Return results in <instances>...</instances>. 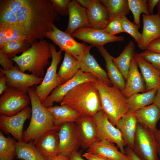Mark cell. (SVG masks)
<instances>
[{
    "instance_id": "6da1fadb",
    "label": "cell",
    "mask_w": 160,
    "mask_h": 160,
    "mask_svg": "<svg viewBox=\"0 0 160 160\" xmlns=\"http://www.w3.org/2000/svg\"><path fill=\"white\" fill-rule=\"evenodd\" d=\"M15 14L17 24L24 30L31 45L38 39H44L54 23L60 19L50 0H22L20 7Z\"/></svg>"
},
{
    "instance_id": "7a4b0ae2",
    "label": "cell",
    "mask_w": 160,
    "mask_h": 160,
    "mask_svg": "<svg viewBox=\"0 0 160 160\" xmlns=\"http://www.w3.org/2000/svg\"><path fill=\"white\" fill-rule=\"evenodd\" d=\"M60 104L68 106L84 116H93L102 110L99 92L92 81L76 86L65 96Z\"/></svg>"
},
{
    "instance_id": "3957f363",
    "label": "cell",
    "mask_w": 160,
    "mask_h": 160,
    "mask_svg": "<svg viewBox=\"0 0 160 160\" xmlns=\"http://www.w3.org/2000/svg\"><path fill=\"white\" fill-rule=\"evenodd\" d=\"M35 88H29L27 93L31 105V119L27 129L23 131L22 141L25 143L33 141L34 144L42 134L50 129H57L54 124L52 113L45 108L36 96Z\"/></svg>"
},
{
    "instance_id": "277c9868",
    "label": "cell",
    "mask_w": 160,
    "mask_h": 160,
    "mask_svg": "<svg viewBox=\"0 0 160 160\" xmlns=\"http://www.w3.org/2000/svg\"><path fill=\"white\" fill-rule=\"evenodd\" d=\"M52 57L49 43L44 39L32 44L20 55L11 58L21 71H28L42 78L45 75V68L49 64V60Z\"/></svg>"
},
{
    "instance_id": "5b68a950",
    "label": "cell",
    "mask_w": 160,
    "mask_h": 160,
    "mask_svg": "<svg viewBox=\"0 0 160 160\" xmlns=\"http://www.w3.org/2000/svg\"><path fill=\"white\" fill-rule=\"evenodd\" d=\"M100 94L102 110L110 122L116 126L129 111L127 99L122 91L98 79L94 82Z\"/></svg>"
},
{
    "instance_id": "8992f818",
    "label": "cell",
    "mask_w": 160,
    "mask_h": 160,
    "mask_svg": "<svg viewBox=\"0 0 160 160\" xmlns=\"http://www.w3.org/2000/svg\"><path fill=\"white\" fill-rule=\"evenodd\" d=\"M45 37L58 46L60 50L67 53L79 61L84 58L92 47L78 42L71 35L57 28L54 24L52 29L46 33Z\"/></svg>"
},
{
    "instance_id": "52a82bcc",
    "label": "cell",
    "mask_w": 160,
    "mask_h": 160,
    "mask_svg": "<svg viewBox=\"0 0 160 160\" xmlns=\"http://www.w3.org/2000/svg\"><path fill=\"white\" fill-rule=\"evenodd\" d=\"M132 150L142 160H159L153 132L138 122Z\"/></svg>"
},
{
    "instance_id": "ba28073f",
    "label": "cell",
    "mask_w": 160,
    "mask_h": 160,
    "mask_svg": "<svg viewBox=\"0 0 160 160\" xmlns=\"http://www.w3.org/2000/svg\"><path fill=\"white\" fill-rule=\"evenodd\" d=\"M52 60L41 84L35 87L36 95L42 103L52 91L58 86L62 84L57 72V67L62 58V52H57L55 46L49 43Z\"/></svg>"
},
{
    "instance_id": "9c48e42d",
    "label": "cell",
    "mask_w": 160,
    "mask_h": 160,
    "mask_svg": "<svg viewBox=\"0 0 160 160\" xmlns=\"http://www.w3.org/2000/svg\"><path fill=\"white\" fill-rule=\"evenodd\" d=\"M31 102L26 93L8 87L0 97V114L12 116L28 106Z\"/></svg>"
},
{
    "instance_id": "30bf717a",
    "label": "cell",
    "mask_w": 160,
    "mask_h": 160,
    "mask_svg": "<svg viewBox=\"0 0 160 160\" xmlns=\"http://www.w3.org/2000/svg\"><path fill=\"white\" fill-rule=\"evenodd\" d=\"M97 79L92 74L79 69L71 79L54 89L42 103L47 108L52 106L54 102L60 103L65 96L76 86L85 82H94Z\"/></svg>"
},
{
    "instance_id": "8fae6325",
    "label": "cell",
    "mask_w": 160,
    "mask_h": 160,
    "mask_svg": "<svg viewBox=\"0 0 160 160\" xmlns=\"http://www.w3.org/2000/svg\"><path fill=\"white\" fill-rule=\"evenodd\" d=\"M100 141L107 140L116 143L122 153L125 154L124 141L121 134L109 121L103 111H98L94 116Z\"/></svg>"
},
{
    "instance_id": "7c38bea8",
    "label": "cell",
    "mask_w": 160,
    "mask_h": 160,
    "mask_svg": "<svg viewBox=\"0 0 160 160\" xmlns=\"http://www.w3.org/2000/svg\"><path fill=\"white\" fill-rule=\"evenodd\" d=\"M71 36L96 47L98 46H103L109 42H121L124 39L123 36L112 35L103 30L96 29L90 27L79 28L76 30Z\"/></svg>"
},
{
    "instance_id": "4fadbf2b",
    "label": "cell",
    "mask_w": 160,
    "mask_h": 160,
    "mask_svg": "<svg viewBox=\"0 0 160 160\" xmlns=\"http://www.w3.org/2000/svg\"><path fill=\"white\" fill-rule=\"evenodd\" d=\"M31 115V108L29 106L13 116L0 115V129L6 134H11L17 141L22 140L24 123Z\"/></svg>"
},
{
    "instance_id": "5bb4252c",
    "label": "cell",
    "mask_w": 160,
    "mask_h": 160,
    "mask_svg": "<svg viewBox=\"0 0 160 160\" xmlns=\"http://www.w3.org/2000/svg\"><path fill=\"white\" fill-rule=\"evenodd\" d=\"M0 73L5 76L8 87L27 93L28 89L40 84L43 78L32 74H28L21 71L16 67L8 71L0 69Z\"/></svg>"
},
{
    "instance_id": "9a60e30c",
    "label": "cell",
    "mask_w": 160,
    "mask_h": 160,
    "mask_svg": "<svg viewBox=\"0 0 160 160\" xmlns=\"http://www.w3.org/2000/svg\"><path fill=\"white\" fill-rule=\"evenodd\" d=\"M59 154L69 156L72 152L78 151L81 147L80 140L74 122L65 123L60 127Z\"/></svg>"
},
{
    "instance_id": "2e32d148",
    "label": "cell",
    "mask_w": 160,
    "mask_h": 160,
    "mask_svg": "<svg viewBox=\"0 0 160 160\" xmlns=\"http://www.w3.org/2000/svg\"><path fill=\"white\" fill-rule=\"evenodd\" d=\"M80 140L81 147L88 149L100 141L97 126L93 116H81L75 122Z\"/></svg>"
},
{
    "instance_id": "e0dca14e",
    "label": "cell",
    "mask_w": 160,
    "mask_h": 160,
    "mask_svg": "<svg viewBox=\"0 0 160 160\" xmlns=\"http://www.w3.org/2000/svg\"><path fill=\"white\" fill-rule=\"evenodd\" d=\"M143 27L139 48L146 49L148 45L154 40L160 38V15H142Z\"/></svg>"
},
{
    "instance_id": "ac0fdd59",
    "label": "cell",
    "mask_w": 160,
    "mask_h": 160,
    "mask_svg": "<svg viewBox=\"0 0 160 160\" xmlns=\"http://www.w3.org/2000/svg\"><path fill=\"white\" fill-rule=\"evenodd\" d=\"M68 9L69 18L66 33L71 36L79 28L90 27L86 8L81 6L76 0L70 1Z\"/></svg>"
},
{
    "instance_id": "d6986e66",
    "label": "cell",
    "mask_w": 160,
    "mask_h": 160,
    "mask_svg": "<svg viewBox=\"0 0 160 160\" xmlns=\"http://www.w3.org/2000/svg\"><path fill=\"white\" fill-rule=\"evenodd\" d=\"M59 129L60 128L53 129L46 132L35 144L37 149L46 159L59 154Z\"/></svg>"
},
{
    "instance_id": "ffe728a7",
    "label": "cell",
    "mask_w": 160,
    "mask_h": 160,
    "mask_svg": "<svg viewBox=\"0 0 160 160\" xmlns=\"http://www.w3.org/2000/svg\"><path fill=\"white\" fill-rule=\"evenodd\" d=\"M138 67L134 55L126 80L125 87L122 91L127 98L134 94L146 92L145 83Z\"/></svg>"
},
{
    "instance_id": "44dd1931",
    "label": "cell",
    "mask_w": 160,
    "mask_h": 160,
    "mask_svg": "<svg viewBox=\"0 0 160 160\" xmlns=\"http://www.w3.org/2000/svg\"><path fill=\"white\" fill-rule=\"evenodd\" d=\"M134 57L144 81L146 92L159 88L160 87L159 71L145 60L139 53H135Z\"/></svg>"
},
{
    "instance_id": "7402d4cb",
    "label": "cell",
    "mask_w": 160,
    "mask_h": 160,
    "mask_svg": "<svg viewBox=\"0 0 160 160\" xmlns=\"http://www.w3.org/2000/svg\"><path fill=\"white\" fill-rule=\"evenodd\" d=\"M86 9L90 27L104 30L109 20L106 8L99 0H91Z\"/></svg>"
},
{
    "instance_id": "603a6c76",
    "label": "cell",
    "mask_w": 160,
    "mask_h": 160,
    "mask_svg": "<svg viewBox=\"0 0 160 160\" xmlns=\"http://www.w3.org/2000/svg\"><path fill=\"white\" fill-rule=\"evenodd\" d=\"M137 124L134 113L129 111L121 117L116 125L121 134L125 146H129L132 150Z\"/></svg>"
},
{
    "instance_id": "cb8c5ba5",
    "label": "cell",
    "mask_w": 160,
    "mask_h": 160,
    "mask_svg": "<svg viewBox=\"0 0 160 160\" xmlns=\"http://www.w3.org/2000/svg\"><path fill=\"white\" fill-rule=\"evenodd\" d=\"M87 152L109 160H130L129 156L119 151L113 143L107 140L95 143L88 149Z\"/></svg>"
},
{
    "instance_id": "d4e9b609",
    "label": "cell",
    "mask_w": 160,
    "mask_h": 160,
    "mask_svg": "<svg viewBox=\"0 0 160 160\" xmlns=\"http://www.w3.org/2000/svg\"><path fill=\"white\" fill-rule=\"evenodd\" d=\"M105 60L107 74L113 86L122 91L125 87V80L113 62L114 58L103 46L96 47Z\"/></svg>"
},
{
    "instance_id": "484cf974",
    "label": "cell",
    "mask_w": 160,
    "mask_h": 160,
    "mask_svg": "<svg viewBox=\"0 0 160 160\" xmlns=\"http://www.w3.org/2000/svg\"><path fill=\"white\" fill-rule=\"evenodd\" d=\"M79 61L80 69L82 72L91 73L105 84L109 86H112L107 73L100 66L89 52Z\"/></svg>"
},
{
    "instance_id": "4316f807",
    "label": "cell",
    "mask_w": 160,
    "mask_h": 160,
    "mask_svg": "<svg viewBox=\"0 0 160 160\" xmlns=\"http://www.w3.org/2000/svg\"><path fill=\"white\" fill-rule=\"evenodd\" d=\"M137 122L154 132L160 119V111L154 104L143 107L134 113Z\"/></svg>"
},
{
    "instance_id": "83f0119b",
    "label": "cell",
    "mask_w": 160,
    "mask_h": 160,
    "mask_svg": "<svg viewBox=\"0 0 160 160\" xmlns=\"http://www.w3.org/2000/svg\"><path fill=\"white\" fill-rule=\"evenodd\" d=\"M47 108L53 114L54 124L56 127H60L66 122H75L81 116L76 111L65 105L52 106Z\"/></svg>"
},
{
    "instance_id": "f1b7e54d",
    "label": "cell",
    "mask_w": 160,
    "mask_h": 160,
    "mask_svg": "<svg viewBox=\"0 0 160 160\" xmlns=\"http://www.w3.org/2000/svg\"><path fill=\"white\" fill-rule=\"evenodd\" d=\"M80 69V61L65 52L63 61L57 73L62 84L71 79Z\"/></svg>"
},
{
    "instance_id": "f546056e",
    "label": "cell",
    "mask_w": 160,
    "mask_h": 160,
    "mask_svg": "<svg viewBox=\"0 0 160 160\" xmlns=\"http://www.w3.org/2000/svg\"><path fill=\"white\" fill-rule=\"evenodd\" d=\"M157 89L140 94L135 93L127 98L129 111L135 113L141 108L153 104Z\"/></svg>"
},
{
    "instance_id": "4dcf8cb0",
    "label": "cell",
    "mask_w": 160,
    "mask_h": 160,
    "mask_svg": "<svg viewBox=\"0 0 160 160\" xmlns=\"http://www.w3.org/2000/svg\"><path fill=\"white\" fill-rule=\"evenodd\" d=\"M133 42L130 41L125 47L118 57L114 58L113 62L122 74L125 81L129 71L132 60L135 53Z\"/></svg>"
},
{
    "instance_id": "1f68e13d",
    "label": "cell",
    "mask_w": 160,
    "mask_h": 160,
    "mask_svg": "<svg viewBox=\"0 0 160 160\" xmlns=\"http://www.w3.org/2000/svg\"><path fill=\"white\" fill-rule=\"evenodd\" d=\"M16 157L23 160H47L31 141L16 142Z\"/></svg>"
},
{
    "instance_id": "d6a6232c",
    "label": "cell",
    "mask_w": 160,
    "mask_h": 160,
    "mask_svg": "<svg viewBox=\"0 0 160 160\" xmlns=\"http://www.w3.org/2000/svg\"><path fill=\"white\" fill-rule=\"evenodd\" d=\"M107 9L109 21L116 16H126L130 13L128 0H100Z\"/></svg>"
},
{
    "instance_id": "836d02e7",
    "label": "cell",
    "mask_w": 160,
    "mask_h": 160,
    "mask_svg": "<svg viewBox=\"0 0 160 160\" xmlns=\"http://www.w3.org/2000/svg\"><path fill=\"white\" fill-rule=\"evenodd\" d=\"M0 37L6 43L12 41H27L24 30L16 24L0 26Z\"/></svg>"
},
{
    "instance_id": "e575fe53",
    "label": "cell",
    "mask_w": 160,
    "mask_h": 160,
    "mask_svg": "<svg viewBox=\"0 0 160 160\" xmlns=\"http://www.w3.org/2000/svg\"><path fill=\"white\" fill-rule=\"evenodd\" d=\"M16 143L14 137H5L0 132V158L5 160H13L16 157Z\"/></svg>"
},
{
    "instance_id": "d590c367",
    "label": "cell",
    "mask_w": 160,
    "mask_h": 160,
    "mask_svg": "<svg viewBox=\"0 0 160 160\" xmlns=\"http://www.w3.org/2000/svg\"><path fill=\"white\" fill-rule=\"evenodd\" d=\"M146 0H128L129 8L133 15V23L140 28V15H150Z\"/></svg>"
},
{
    "instance_id": "8d00e7d4",
    "label": "cell",
    "mask_w": 160,
    "mask_h": 160,
    "mask_svg": "<svg viewBox=\"0 0 160 160\" xmlns=\"http://www.w3.org/2000/svg\"><path fill=\"white\" fill-rule=\"evenodd\" d=\"M31 46L30 44L26 40L12 41L7 42L0 49L9 57L13 58L17 53L25 51Z\"/></svg>"
},
{
    "instance_id": "74e56055",
    "label": "cell",
    "mask_w": 160,
    "mask_h": 160,
    "mask_svg": "<svg viewBox=\"0 0 160 160\" xmlns=\"http://www.w3.org/2000/svg\"><path fill=\"white\" fill-rule=\"evenodd\" d=\"M122 28L124 32H126L133 37L137 45L140 43L142 34L139 31L140 27L130 21L126 16H123L121 18Z\"/></svg>"
},
{
    "instance_id": "f35d334b",
    "label": "cell",
    "mask_w": 160,
    "mask_h": 160,
    "mask_svg": "<svg viewBox=\"0 0 160 160\" xmlns=\"http://www.w3.org/2000/svg\"><path fill=\"white\" fill-rule=\"evenodd\" d=\"M17 24L15 14L10 10L0 5V26Z\"/></svg>"
},
{
    "instance_id": "ab89813d",
    "label": "cell",
    "mask_w": 160,
    "mask_h": 160,
    "mask_svg": "<svg viewBox=\"0 0 160 160\" xmlns=\"http://www.w3.org/2000/svg\"><path fill=\"white\" fill-rule=\"evenodd\" d=\"M121 17L116 16L109 20L103 30L112 35H115L119 33L124 32L121 23Z\"/></svg>"
},
{
    "instance_id": "60d3db41",
    "label": "cell",
    "mask_w": 160,
    "mask_h": 160,
    "mask_svg": "<svg viewBox=\"0 0 160 160\" xmlns=\"http://www.w3.org/2000/svg\"><path fill=\"white\" fill-rule=\"evenodd\" d=\"M139 54L145 60L160 71V53L146 49Z\"/></svg>"
},
{
    "instance_id": "b9f144b4",
    "label": "cell",
    "mask_w": 160,
    "mask_h": 160,
    "mask_svg": "<svg viewBox=\"0 0 160 160\" xmlns=\"http://www.w3.org/2000/svg\"><path fill=\"white\" fill-rule=\"evenodd\" d=\"M53 7L58 15L62 16L68 15V6L70 0H50Z\"/></svg>"
},
{
    "instance_id": "7bdbcfd3",
    "label": "cell",
    "mask_w": 160,
    "mask_h": 160,
    "mask_svg": "<svg viewBox=\"0 0 160 160\" xmlns=\"http://www.w3.org/2000/svg\"><path fill=\"white\" fill-rule=\"evenodd\" d=\"M11 58L0 49V64L3 70L8 71L12 69L14 66Z\"/></svg>"
},
{
    "instance_id": "ee69618b",
    "label": "cell",
    "mask_w": 160,
    "mask_h": 160,
    "mask_svg": "<svg viewBox=\"0 0 160 160\" xmlns=\"http://www.w3.org/2000/svg\"><path fill=\"white\" fill-rule=\"evenodd\" d=\"M147 50L160 53V38L151 42L148 46Z\"/></svg>"
},
{
    "instance_id": "f6af8a7d",
    "label": "cell",
    "mask_w": 160,
    "mask_h": 160,
    "mask_svg": "<svg viewBox=\"0 0 160 160\" xmlns=\"http://www.w3.org/2000/svg\"><path fill=\"white\" fill-rule=\"evenodd\" d=\"M82 156L88 160H109L97 155L87 152L82 155Z\"/></svg>"
},
{
    "instance_id": "bcb514c9",
    "label": "cell",
    "mask_w": 160,
    "mask_h": 160,
    "mask_svg": "<svg viewBox=\"0 0 160 160\" xmlns=\"http://www.w3.org/2000/svg\"><path fill=\"white\" fill-rule=\"evenodd\" d=\"M0 94L2 95L8 87L6 83V78L5 76L0 73Z\"/></svg>"
},
{
    "instance_id": "7dc6e473",
    "label": "cell",
    "mask_w": 160,
    "mask_h": 160,
    "mask_svg": "<svg viewBox=\"0 0 160 160\" xmlns=\"http://www.w3.org/2000/svg\"><path fill=\"white\" fill-rule=\"evenodd\" d=\"M83 150L80 151H76L71 153L69 156V160H85L82 157Z\"/></svg>"
},
{
    "instance_id": "c3c4849f",
    "label": "cell",
    "mask_w": 160,
    "mask_h": 160,
    "mask_svg": "<svg viewBox=\"0 0 160 160\" xmlns=\"http://www.w3.org/2000/svg\"><path fill=\"white\" fill-rule=\"evenodd\" d=\"M125 154L129 156L130 160H142L133 151L129 146H127L125 149Z\"/></svg>"
},
{
    "instance_id": "681fc988",
    "label": "cell",
    "mask_w": 160,
    "mask_h": 160,
    "mask_svg": "<svg viewBox=\"0 0 160 160\" xmlns=\"http://www.w3.org/2000/svg\"><path fill=\"white\" fill-rule=\"evenodd\" d=\"M160 0H148L147 1L148 8L150 15H153L155 7L157 4Z\"/></svg>"
},
{
    "instance_id": "f907efd6",
    "label": "cell",
    "mask_w": 160,
    "mask_h": 160,
    "mask_svg": "<svg viewBox=\"0 0 160 160\" xmlns=\"http://www.w3.org/2000/svg\"><path fill=\"white\" fill-rule=\"evenodd\" d=\"M153 134L157 145L158 154L160 158V129H157L153 132Z\"/></svg>"
},
{
    "instance_id": "816d5d0a",
    "label": "cell",
    "mask_w": 160,
    "mask_h": 160,
    "mask_svg": "<svg viewBox=\"0 0 160 160\" xmlns=\"http://www.w3.org/2000/svg\"><path fill=\"white\" fill-rule=\"evenodd\" d=\"M153 104L156 105L160 111V87L157 89Z\"/></svg>"
},
{
    "instance_id": "f5cc1de1",
    "label": "cell",
    "mask_w": 160,
    "mask_h": 160,
    "mask_svg": "<svg viewBox=\"0 0 160 160\" xmlns=\"http://www.w3.org/2000/svg\"><path fill=\"white\" fill-rule=\"evenodd\" d=\"M47 159V160H69V157L63 155L59 154L56 156L48 158Z\"/></svg>"
},
{
    "instance_id": "db71d44e",
    "label": "cell",
    "mask_w": 160,
    "mask_h": 160,
    "mask_svg": "<svg viewBox=\"0 0 160 160\" xmlns=\"http://www.w3.org/2000/svg\"><path fill=\"white\" fill-rule=\"evenodd\" d=\"M76 1L86 8H87L90 4L91 0H77Z\"/></svg>"
},
{
    "instance_id": "11a10c76",
    "label": "cell",
    "mask_w": 160,
    "mask_h": 160,
    "mask_svg": "<svg viewBox=\"0 0 160 160\" xmlns=\"http://www.w3.org/2000/svg\"><path fill=\"white\" fill-rule=\"evenodd\" d=\"M6 43L5 42L4 39L1 37H0V49H2L6 44Z\"/></svg>"
},
{
    "instance_id": "9f6ffc18",
    "label": "cell",
    "mask_w": 160,
    "mask_h": 160,
    "mask_svg": "<svg viewBox=\"0 0 160 160\" xmlns=\"http://www.w3.org/2000/svg\"><path fill=\"white\" fill-rule=\"evenodd\" d=\"M158 14L160 15V0L157 5Z\"/></svg>"
},
{
    "instance_id": "6f0895ef",
    "label": "cell",
    "mask_w": 160,
    "mask_h": 160,
    "mask_svg": "<svg viewBox=\"0 0 160 160\" xmlns=\"http://www.w3.org/2000/svg\"><path fill=\"white\" fill-rule=\"evenodd\" d=\"M0 160H5L4 159L0 158Z\"/></svg>"
},
{
    "instance_id": "680465c9",
    "label": "cell",
    "mask_w": 160,
    "mask_h": 160,
    "mask_svg": "<svg viewBox=\"0 0 160 160\" xmlns=\"http://www.w3.org/2000/svg\"><path fill=\"white\" fill-rule=\"evenodd\" d=\"M159 74H160V71H159Z\"/></svg>"
},
{
    "instance_id": "91938a15",
    "label": "cell",
    "mask_w": 160,
    "mask_h": 160,
    "mask_svg": "<svg viewBox=\"0 0 160 160\" xmlns=\"http://www.w3.org/2000/svg\"><path fill=\"white\" fill-rule=\"evenodd\" d=\"M19 160H22V159H19Z\"/></svg>"
}]
</instances>
